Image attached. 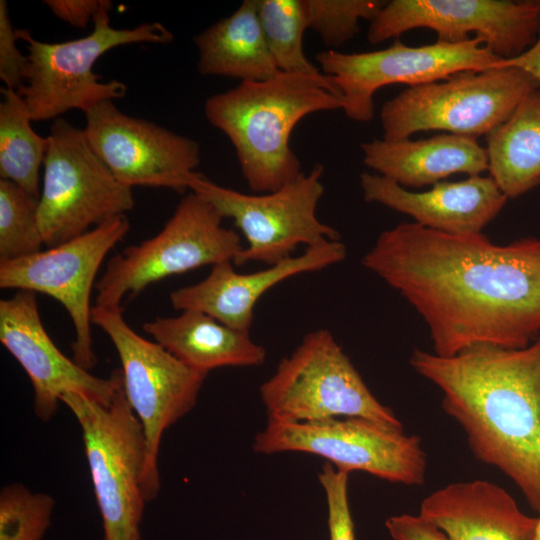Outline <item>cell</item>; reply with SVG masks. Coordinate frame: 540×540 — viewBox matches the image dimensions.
<instances>
[{"label":"cell","instance_id":"6da1fadb","mask_svg":"<svg viewBox=\"0 0 540 540\" xmlns=\"http://www.w3.org/2000/svg\"><path fill=\"white\" fill-rule=\"evenodd\" d=\"M362 265L425 321L433 353L475 345L522 349L540 336V238L494 244L415 222L383 231Z\"/></svg>","mask_w":540,"mask_h":540},{"label":"cell","instance_id":"7a4b0ae2","mask_svg":"<svg viewBox=\"0 0 540 540\" xmlns=\"http://www.w3.org/2000/svg\"><path fill=\"white\" fill-rule=\"evenodd\" d=\"M409 362L440 389L474 456L540 513V336L522 349L482 344L450 357L416 348Z\"/></svg>","mask_w":540,"mask_h":540},{"label":"cell","instance_id":"3957f363","mask_svg":"<svg viewBox=\"0 0 540 540\" xmlns=\"http://www.w3.org/2000/svg\"><path fill=\"white\" fill-rule=\"evenodd\" d=\"M342 106L328 77L280 72L268 80L240 82L208 97L204 115L232 143L249 188L268 193L303 173L290 146L299 121L312 113L342 110Z\"/></svg>","mask_w":540,"mask_h":540},{"label":"cell","instance_id":"277c9868","mask_svg":"<svg viewBox=\"0 0 540 540\" xmlns=\"http://www.w3.org/2000/svg\"><path fill=\"white\" fill-rule=\"evenodd\" d=\"M112 2L101 0L88 35L65 42L35 39L30 30L16 29L26 44L28 65L24 84L17 91L32 121L56 120L70 110L83 113L106 100L125 96L127 87L112 79L101 81L94 73L96 61L109 50L128 44L171 43L173 34L159 22H145L133 28H114L110 23Z\"/></svg>","mask_w":540,"mask_h":540},{"label":"cell","instance_id":"5b68a950","mask_svg":"<svg viewBox=\"0 0 540 540\" xmlns=\"http://www.w3.org/2000/svg\"><path fill=\"white\" fill-rule=\"evenodd\" d=\"M268 421L299 423L364 418L403 428L370 391L327 329L307 333L259 389Z\"/></svg>","mask_w":540,"mask_h":540},{"label":"cell","instance_id":"8992f818","mask_svg":"<svg viewBox=\"0 0 540 540\" xmlns=\"http://www.w3.org/2000/svg\"><path fill=\"white\" fill-rule=\"evenodd\" d=\"M60 401L81 428L103 540H142L146 440L123 385L107 405L76 392L63 394Z\"/></svg>","mask_w":540,"mask_h":540},{"label":"cell","instance_id":"52a82bcc","mask_svg":"<svg viewBox=\"0 0 540 540\" xmlns=\"http://www.w3.org/2000/svg\"><path fill=\"white\" fill-rule=\"evenodd\" d=\"M539 87L534 76L517 67L463 71L410 86L383 104V139H406L428 130L486 136L509 118L526 94Z\"/></svg>","mask_w":540,"mask_h":540},{"label":"cell","instance_id":"ba28073f","mask_svg":"<svg viewBox=\"0 0 540 540\" xmlns=\"http://www.w3.org/2000/svg\"><path fill=\"white\" fill-rule=\"evenodd\" d=\"M91 321L115 347L124 394L144 430L147 455L142 490L150 502L160 490L158 455L163 433L194 408L207 374L188 367L159 343L135 332L121 307L94 305Z\"/></svg>","mask_w":540,"mask_h":540},{"label":"cell","instance_id":"9c48e42d","mask_svg":"<svg viewBox=\"0 0 540 540\" xmlns=\"http://www.w3.org/2000/svg\"><path fill=\"white\" fill-rule=\"evenodd\" d=\"M223 215L194 192L183 197L153 237L112 256L95 284V305L121 307L154 282L224 261L242 251L237 232L223 226Z\"/></svg>","mask_w":540,"mask_h":540},{"label":"cell","instance_id":"30bf717a","mask_svg":"<svg viewBox=\"0 0 540 540\" xmlns=\"http://www.w3.org/2000/svg\"><path fill=\"white\" fill-rule=\"evenodd\" d=\"M38 222L44 245L53 247L123 216L135 205L133 190L119 182L90 146L83 129L64 118L47 135Z\"/></svg>","mask_w":540,"mask_h":540},{"label":"cell","instance_id":"8fae6325","mask_svg":"<svg viewBox=\"0 0 540 540\" xmlns=\"http://www.w3.org/2000/svg\"><path fill=\"white\" fill-rule=\"evenodd\" d=\"M323 171V165L316 163L309 173L260 195L218 185L194 172L188 189L212 204L224 218H231L243 234L246 245L233 264L262 262L270 266L292 257L299 245L311 247L340 240L339 233L316 214L324 193Z\"/></svg>","mask_w":540,"mask_h":540},{"label":"cell","instance_id":"7c38bea8","mask_svg":"<svg viewBox=\"0 0 540 540\" xmlns=\"http://www.w3.org/2000/svg\"><path fill=\"white\" fill-rule=\"evenodd\" d=\"M252 447L264 455L308 453L349 474L365 472L408 486L421 485L426 477L427 458L418 436L364 418L268 421L255 435Z\"/></svg>","mask_w":540,"mask_h":540},{"label":"cell","instance_id":"4fadbf2b","mask_svg":"<svg viewBox=\"0 0 540 540\" xmlns=\"http://www.w3.org/2000/svg\"><path fill=\"white\" fill-rule=\"evenodd\" d=\"M321 72L339 92L345 115L357 122L374 117V94L392 84H420L444 80L463 71H482L499 59L474 37L461 43L436 41L419 47L400 40L385 49L344 53L320 51L315 56Z\"/></svg>","mask_w":540,"mask_h":540},{"label":"cell","instance_id":"5bb4252c","mask_svg":"<svg viewBox=\"0 0 540 540\" xmlns=\"http://www.w3.org/2000/svg\"><path fill=\"white\" fill-rule=\"evenodd\" d=\"M130 230L125 215L35 254L0 262V287L48 295L68 312L74 327L72 359L89 370L97 362L91 331V293L109 251Z\"/></svg>","mask_w":540,"mask_h":540},{"label":"cell","instance_id":"9a60e30c","mask_svg":"<svg viewBox=\"0 0 540 540\" xmlns=\"http://www.w3.org/2000/svg\"><path fill=\"white\" fill-rule=\"evenodd\" d=\"M417 28L437 41L480 38L499 60L520 56L540 34V0H392L370 21L367 39L378 44ZM473 37V38H474Z\"/></svg>","mask_w":540,"mask_h":540},{"label":"cell","instance_id":"2e32d148","mask_svg":"<svg viewBox=\"0 0 540 540\" xmlns=\"http://www.w3.org/2000/svg\"><path fill=\"white\" fill-rule=\"evenodd\" d=\"M84 134L98 157L122 184L188 189L201 161L199 143L153 122L121 112L112 100L85 113Z\"/></svg>","mask_w":540,"mask_h":540},{"label":"cell","instance_id":"e0dca14e","mask_svg":"<svg viewBox=\"0 0 540 540\" xmlns=\"http://www.w3.org/2000/svg\"><path fill=\"white\" fill-rule=\"evenodd\" d=\"M0 342L29 377L34 412L44 422L55 415L65 393H80L107 405L123 385L121 369L100 378L60 351L45 330L34 292L18 290L0 300Z\"/></svg>","mask_w":540,"mask_h":540},{"label":"cell","instance_id":"ac0fdd59","mask_svg":"<svg viewBox=\"0 0 540 540\" xmlns=\"http://www.w3.org/2000/svg\"><path fill=\"white\" fill-rule=\"evenodd\" d=\"M346 256V246L340 240H330L253 273H239L233 262L224 261L212 266L202 281L172 291L170 302L176 310L201 311L231 328L249 332L255 305L269 289L295 275L340 263Z\"/></svg>","mask_w":540,"mask_h":540},{"label":"cell","instance_id":"d6986e66","mask_svg":"<svg viewBox=\"0 0 540 540\" xmlns=\"http://www.w3.org/2000/svg\"><path fill=\"white\" fill-rule=\"evenodd\" d=\"M363 198L408 215L424 227L453 235L481 233L503 209L507 197L490 176L440 181L412 192L376 173L360 175Z\"/></svg>","mask_w":540,"mask_h":540},{"label":"cell","instance_id":"ffe728a7","mask_svg":"<svg viewBox=\"0 0 540 540\" xmlns=\"http://www.w3.org/2000/svg\"><path fill=\"white\" fill-rule=\"evenodd\" d=\"M419 515L448 540H536L538 517L523 513L502 487L487 480L448 484L423 499Z\"/></svg>","mask_w":540,"mask_h":540},{"label":"cell","instance_id":"44dd1931","mask_svg":"<svg viewBox=\"0 0 540 540\" xmlns=\"http://www.w3.org/2000/svg\"><path fill=\"white\" fill-rule=\"evenodd\" d=\"M363 163L402 187L434 185L448 176L488 171V155L477 138L442 133L427 139H373L361 144Z\"/></svg>","mask_w":540,"mask_h":540},{"label":"cell","instance_id":"7402d4cb","mask_svg":"<svg viewBox=\"0 0 540 540\" xmlns=\"http://www.w3.org/2000/svg\"><path fill=\"white\" fill-rule=\"evenodd\" d=\"M143 329L185 365L206 374L221 367H256L266 359L265 348L249 332L197 310L157 317L145 322Z\"/></svg>","mask_w":540,"mask_h":540},{"label":"cell","instance_id":"603a6c76","mask_svg":"<svg viewBox=\"0 0 540 540\" xmlns=\"http://www.w3.org/2000/svg\"><path fill=\"white\" fill-rule=\"evenodd\" d=\"M198 50L197 69L203 76L263 81L280 71L268 48L257 0H244L228 17L194 36Z\"/></svg>","mask_w":540,"mask_h":540},{"label":"cell","instance_id":"cb8c5ba5","mask_svg":"<svg viewBox=\"0 0 540 540\" xmlns=\"http://www.w3.org/2000/svg\"><path fill=\"white\" fill-rule=\"evenodd\" d=\"M488 172L507 198L540 185V87L486 135Z\"/></svg>","mask_w":540,"mask_h":540},{"label":"cell","instance_id":"d4e9b609","mask_svg":"<svg viewBox=\"0 0 540 540\" xmlns=\"http://www.w3.org/2000/svg\"><path fill=\"white\" fill-rule=\"evenodd\" d=\"M0 103V177L39 198V173L48 139L32 127L27 106L16 90L2 88Z\"/></svg>","mask_w":540,"mask_h":540},{"label":"cell","instance_id":"484cf974","mask_svg":"<svg viewBox=\"0 0 540 540\" xmlns=\"http://www.w3.org/2000/svg\"><path fill=\"white\" fill-rule=\"evenodd\" d=\"M260 24L275 64L280 72L326 79L311 63L303 49L308 29L303 0H257Z\"/></svg>","mask_w":540,"mask_h":540},{"label":"cell","instance_id":"4316f807","mask_svg":"<svg viewBox=\"0 0 540 540\" xmlns=\"http://www.w3.org/2000/svg\"><path fill=\"white\" fill-rule=\"evenodd\" d=\"M38 200L15 183L0 179V262L42 250Z\"/></svg>","mask_w":540,"mask_h":540},{"label":"cell","instance_id":"83f0119b","mask_svg":"<svg viewBox=\"0 0 540 540\" xmlns=\"http://www.w3.org/2000/svg\"><path fill=\"white\" fill-rule=\"evenodd\" d=\"M55 507L53 497L13 483L0 492V540H41Z\"/></svg>","mask_w":540,"mask_h":540},{"label":"cell","instance_id":"f1b7e54d","mask_svg":"<svg viewBox=\"0 0 540 540\" xmlns=\"http://www.w3.org/2000/svg\"><path fill=\"white\" fill-rule=\"evenodd\" d=\"M387 1L303 0L308 28L328 50H336L359 32L361 19L372 21Z\"/></svg>","mask_w":540,"mask_h":540},{"label":"cell","instance_id":"f546056e","mask_svg":"<svg viewBox=\"0 0 540 540\" xmlns=\"http://www.w3.org/2000/svg\"><path fill=\"white\" fill-rule=\"evenodd\" d=\"M318 479L325 494L330 540H355L354 522L348 500L349 473L331 463L323 464Z\"/></svg>","mask_w":540,"mask_h":540},{"label":"cell","instance_id":"4dcf8cb0","mask_svg":"<svg viewBox=\"0 0 540 540\" xmlns=\"http://www.w3.org/2000/svg\"><path fill=\"white\" fill-rule=\"evenodd\" d=\"M16 29L6 0H0V79L5 88L18 91L24 84L27 55L17 48Z\"/></svg>","mask_w":540,"mask_h":540},{"label":"cell","instance_id":"1f68e13d","mask_svg":"<svg viewBox=\"0 0 540 540\" xmlns=\"http://www.w3.org/2000/svg\"><path fill=\"white\" fill-rule=\"evenodd\" d=\"M385 526L393 540H448L441 530L419 514L391 516Z\"/></svg>","mask_w":540,"mask_h":540},{"label":"cell","instance_id":"d6a6232c","mask_svg":"<svg viewBox=\"0 0 540 540\" xmlns=\"http://www.w3.org/2000/svg\"><path fill=\"white\" fill-rule=\"evenodd\" d=\"M43 3L61 21L85 29L98 12L101 0H44Z\"/></svg>","mask_w":540,"mask_h":540},{"label":"cell","instance_id":"836d02e7","mask_svg":"<svg viewBox=\"0 0 540 540\" xmlns=\"http://www.w3.org/2000/svg\"><path fill=\"white\" fill-rule=\"evenodd\" d=\"M492 67H517L534 76L540 83V34L536 43L518 57L498 60Z\"/></svg>","mask_w":540,"mask_h":540},{"label":"cell","instance_id":"e575fe53","mask_svg":"<svg viewBox=\"0 0 540 540\" xmlns=\"http://www.w3.org/2000/svg\"><path fill=\"white\" fill-rule=\"evenodd\" d=\"M540 514V513H539ZM536 540H540V516L538 517Z\"/></svg>","mask_w":540,"mask_h":540}]
</instances>
